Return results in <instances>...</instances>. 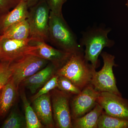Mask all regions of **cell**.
Wrapping results in <instances>:
<instances>
[{
    "instance_id": "1",
    "label": "cell",
    "mask_w": 128,
    "mask_h": 128,
    "mask_svg": "<svg viewBox=\"0 0 128 128\" xmlns=\"http://www.w3.org/2000/svg\"><path fill=\"white\" fill-rule=\"evenodd\" d=\"M48 42L58 49L71 54L84 51L63 15H56L51 12L49 21Z\"/></svg>"
},
{
    "instance_id": "2",
    "label": "cell",
    "mask_w": 128,
    "mask_h": 128,
    "mask_svg": "<svg viewBox=\"0 0 128 128\" xmlns=\"http://www.w3.org/2000/svg\"><path fill=\"white\" fill-rule=\"evenodd\" d=\"M94 68L85 59L84 51L72 54L68 60L57 69L56 74L68 78L82 90L90 84Z\"/></svg>"
},
{
    "instance_id": "3",
    "label": "cell",
    "mask_w": 128,
    "mask_h": 128,
    "mask_svg": "<svg viewBox=\"0 0 128 128\" xmlns=\"http://www.w3.org/2000/svg\"><path fill=\"white\" fill-rule=\"evenodd\" d=\"M111 28L102 27L93 28L84 32L80 41V45L84 46V55L86 60L95 69L98 66V57L104 48H110L114 44V40H110L108 34Z\"/></svg>"
},
{
    "instance_id": "4",
    "label": "cell",
    "mask_w": 128,
    "mask_h": 128,
    "mask_svg": "<svg viewBox=\"0 0 128 128\" xmlns=\"http://www.w3.org/2000/svg\"><path fill=\"white\" fill-rule=\"evenodd\" d=\"M26 19L32 40L48 42L49 21L50 10L46 0H40L30 8Z\"/></svg>"
},
{
    "instance_id": "5",
    "label": "cell",
    "mask_w": 128,
    "mask_h": 128,
    "mask_svg": "<svg viewBox=\"0 0 128 128\" xmlns=\"http://www.w3.org/2000/svg\"><path fill=\"white\" fill-rule=\"evenodd\" d=\"M100 55L103 59V66L100 71L94 70L90 84L98 92H108L122 96L117 87L113 71V67L116 66L115 57L106 52H102Z\"/></svg>"
},
{
    "instance_id": "6",
    "label": "cell",
    "mask_w": 128,
    "mask_h": 128,
    "mask_svg": "<svg viewBox=\"0 0 128 128\" xmlns=\"http://www.w3.org/2000/svg\"><path fill=\"white\" fill-rule=\"evenodd\" d=\"M50 62L32 54L24 56L10 63L11 78L19 88L24 80L43 68Z\"/></svg>"
},
{
    "instance_id": "7",
    "label": "cell",
    "mask_w": 128,
    "mask_h": 128,
    "mask_svg": "<svg viewBox=\"0 0 128 128\" xmlns=\"http://www.w3.org/2000/svg\"><path fill=\"white\" fill-rule=\"evenodd\" d=\"M50 94L55 127L73 128L70 105L71 95L56 88Z\"/></svg>"
},
{
    "instance_id": "8",
    "label": "cell",
    "mask_w": 128,
    "mask_h": 128,
    "mask_svg": "<svg viewBox=\"0 0 128 128\" xmlns=\"http://www.w3.org/2000/svg\"><path fill=\"white\" fill-rule=\"evenodd\" d=\"M100 92L90 84L79 94L75 95L70 105L72 120L82 116L92 110L97 103Z\"/></svg>"
},
{
    "instance_id": "9",
    "label": "cell",
    "mask_w": 128,
    "mask_h": 128,
    "mask_svg": "<svg viewBox=\"0 0 128 128\" xmlns=\"http://www.w3.org/2000/svg\"><path fill=\"white\" fill-rule=\"evenodd\" d=\"M31 38L22 40L2 38L0 42V61L12 62L22 56L29 54L36 46L30 43Z\"/></svg>"
},
{
    "instance_id": "10",
    "label": "cell",
    "mask_w": 128,
    "mask_h": 128,
    "mask_svg": "<svg viewBox=\"0 0 128 128\" xmlns=\"http://www.w3.org/2000/svg\"><path fill=\"white\" fill-rule=\"evenodd\" d=\"M97 102L106 114L128 120V100L122 96L108 92H100Z\"/></svg>"
},
{
    "instance_id": "11",
    "label": "cell",
    "mask_w": 128,
    "mask_h": 128,
    "mask_svg": "<svg viewBox=\"0 0 128 128\" xmlns=\"http://www.w3.org/2000/svg\"><path fill=\"white\" fill-rule=\"evenodd\" d=\"M30 43L36 46L37 48L30 52L29 54L36 56L48 60L54 64L58 69L66 62L72 54L53 48L44 41L32 40Z\"/></svg>"
},
{
    "instance_id": "12",
    "label": "cell",
    "mask_w": 128,
    "mask_h": 128,
    "mask_svg": "<svg viewBox=\"0 0 128 128\" xmlns=\"http://www.w3.org/2000/svg\"><path fill=\"white\" fill-rule=\"evenodd\" d=\"M58 68L50 62L45 67L24 80L20 86L25 88L34 94L55 74Z\"/></svg>"
},
{
    "instance_id": "13",
    "label": "cell",
    "mask_w": 128,
    "mask_h": 128,
    "mask_svg": "<svg viewBox=\"0 0 128 128\" xmlns=\"http://www.w3.org/2000/svg\"><path fill=\"white\" fill-rule=\"evenodd\" d=\"M32 102L33 108L44 127L55 128L50 93L42 95Z\"/></svg>"
},
{
    "instance_id": "14",
    "label": "cell",
    "mask_w": 128,
    "mask_h": 128,
    "mask_svg": "<svg viewBox=\"0 0 128 128\" xmlns=\"http://www.w3.org/2000/svg\"><path fill=\"white\" fill-rule=\"evenodd\" d=\"M28 8L23 0L20 1L11 11L0 15V34L2 35L10 27L26 19Z\"/></svg>"
},
{
    "instance_id": "15",
    "label": "cell",
    "mask_w": 128,
    "mask_h": 128,
    "mask_svg": "<svg viewBox=\"0 0 128 128\" xmlns=\"http://www.w3.org/2000/svg\"><path fill=\"white\" fill-rule=\"evenodd\" d=\"M19 88L12 78L0 90V117H4L14 105L18 94Z\"/></svg>"
},
{
    "instance_id": "16",
    "label": "cell",
    "mask_w": 128,
    "mask_h": 128,
    "mask_svg": "<svg viewBox=\"0 0 128 128\" xmlns=\"http://www.w3.org/2000/svg\"><path fill=\"white\" fill-rule=\"evenodd\" d=\"M103 111L97 103L94 108L82 116L72 120L73 128H98V119Z\"/></svg>"
},
{
    "instance_id": "17",
    "label": "cell",
    "mask_w": 128,
    "mask_h": 128,
    "mask_svg": "<svg viewBox=\"0 0 128 128\" xmlns=\"http://www.w3.org/2000/svg\"><path fill=\"white\" fill-rule=\"evenodd\" d=\"M2 38L22 40L29 38L30 28L26 19L10 27L2 35Z\"/></svg>"
},
{
    "instance_id": "18",
    "label": "cell",
    "mask_w": 128,
    "mask_h": 128,
    "mask_svg": "<svg viewBox=\"0 0 128 128\" xmlns=\"http://www.w3.org/2000/svg\"><path fill=\"white\" fill-rule=\"evenodd\" d=\"M20 89V95L23 102L25 111V118L26 121V128H42L44 126L38 118L32 106L28 100L24 88Z\"/></svg>"
},
{
    "instance_id": "19",
    "label": "cell",
    "mask_w": 128,
    "mask_h": 128,
    "mask_svg": "<svg viewBox=\"0 0 128 128\" xmlns=\"http://www.w3.org/2000/svg\"><path fill=\"white\" fill-rule=\"evenodd\" d=\"M98 128H128V120L110 116L103 110L98 119Z\"/></svg>"
},
{
    "instance_id": "20",
    "label": "cell",
    "mask_w": 128,
    "mask_h": 128,
    "mask_svg": "<svg viewBox=\"0 0 128 128\" xmlns=\"http://www.w3.org/2000/svg\"><path fill=\"white\" fill-rule=\"evenodd\" d=\"M25 117L17 109L12 110L1 126L2 128H26Z\"/></svg>"
},
{
    "instance_id": "21",
    "label": "cell",
    "mask_w": 128,
    "mask_h": 128,
    "mask_svg": "<svg viewBox=\"0 0 128 128\" xmlns=\"http://www.w3.org/2000/svg\"><path fill=\"white\" fill-rule=\"evenodd\" d=\"M57 88L64 92L74 96L79 94L82 91L70 80L63 76H59Z\"/></svg>"
},
{
    "instance_id": "22",
    "label": "cell",
    "mask_w": 128,
    "mask_h": 128,
    "mask_svg": "<svg viewBox=\"0 0 128 128\" xmlns=\"http://www.w3.org/2000/svg\"><path fill=\"white\" fill-rule=\"evenodd\" d=\"M59 76L56 74L53 76L49 80L46 82L42 87L31 98V100L32 102L37 98L44 94L49 93L50 92L56 89L58 86V80Z\"/></svg>"
},
{
    "instance_id": "23",
    "label": "cell",
    "mask_w": 128,
    "mask_h": 128,
    "mask_svg": "<svg viewBox=\"0 0 128 128\" xmlns=\"http://www.w3.org/2000/svg\"><path fill=\"white\" fill-rule=\"evenodd\" d=\"M10 62L0 61V86L2 88L11 78L12 73L10 68Z\"/></svg>"
},
{
    "instance_id": "24",
    "label": "cell",
    "mask_w": 128,
    "mask_h": 128,
    "mask_svg": "<svg viewBox=\"0 0 128 128\" xmlns=\"http://www.w3.org/2000/svg\"><path fill=\"white\" fill-rule=\"evenodd\" d=\"M50 12L57 15H63L62 8L66 0H46Z\"/></svg>"
},
{
    "instance_id": "25",
    "label": "cell",
    "mask_w": 128,
    "mask_h": 128,
    "mask_svg": "<svg viewBox=\"0 0 128 128\" xmlns=\"http://www.w3.org/2000/svg\"><path fill=\"white\" fill-rule=\"evenodd\" d=\"M20 0H0V15L5 14L13 9Z\"/></svg>"
},
{
    "instance_id": "26",
    "label": "cell",
    "mask_w": 128,
    "mask_h": 128,
    "mask_svg": "<svg viewBox=\"0 0 128 128\" xmlns=\"http://www.w3.org/2000/svg\"><path fill=\"white\" fill-rule=\"evenodd\" d=\"M23 0L26 3L28 7L29 8L33 6L36 4L40 0Z\"/></svg>"
},
{
    "instance_id": "27",
    "label": "cell",
    "mask_w": 128,
    "mask_h": 128,
    "mask_svg": "<svg viewBox=\"0 0 128 128\" xmlns=\"http://www.w3.org/2000/svg\"><path fill=\"white\" fill-rule=\"evenodd\" d=\"M126 7L128 8V0H127V1H126Z\"/></svg>"
},
{
    "instance_id": "28",
    "label": "cell",
    "mask_w": 128,
    "mask_h": 128,
    "mask_svg": "<svg viewBox=\"0 0 128 128\" xmlns=\"http://www.w3.org/2000/svg\"><path fill=\"white\" fill-rule=\"evenodd\" d=\"M2 39V35H0V42Z\"/></svg>"
},
{
    "instance_id": "29",
    "label": "cell",
    "mask_w": 128,
    "mask_h": 128,
    "mask_svg": "<svg viewBox=\"0 0 128 128\" xmlns=\"http://www.w3.org/2000/svg\"><path fill=\"white\" fill-rule=\"evenodd\" d=\"M2 88V87H1V86H0V90Z\"/></svg>"
}]
</instances>
